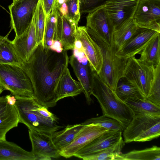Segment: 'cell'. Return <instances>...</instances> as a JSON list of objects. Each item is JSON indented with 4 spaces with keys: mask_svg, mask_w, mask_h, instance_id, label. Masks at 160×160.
Returning a JSON list of instances; mask_svg holds the SVG:
<instances>
[{
    "mask_svg": "<svg viewBox=\"0 0 160 160\" xmlns=\"http://www.w3.org/2000/svg\"><path fill=\"white\" fill-rule=\"evenodd\" d=\"M69 60L67 51L58 52L40 42L28 60L21 63L20 66L32 82L33 98L41 104L47 108L56 104V90Z\"/></svg>",
    "mask_w": 160,
    "mask_h": 160,
    "instance_id": "1",
    "label": "cell"
},
{
    "mask_svg": "<svg viewBox=\"0 0 160 160\" xmlns=\"http://www.w3.org/2000/svg\"><path fill=\"white\" fill-rule=\"evenodd\" d=\"M15 97L16 101L14 106L19 123L26 125L29 129L51 135L62 128L58 125L57 117L33 97Z\"/></svg>",
    "mask_w": 160,
    "mask_h": 160,
    "instance_id": "2",
    "label": "cell"
},
{
    "mask_svg": "<svg viewBox=\"0 0 160 160\" xmlns=\"http://www.w3.org/2000/svg\"><path fill=\"white\" fill-rule=\"evenodd\" d=\"M91 94L98 101L102 115L117 120L123 130L132 119L133 114L127 104L93 71Z\"/></svg>",
    "mask_w": 160,
    "mask_h": 160,
    "instance_id": "3",
    "label": "cell"
},
{
    "mask_svg": "<svg viewBox=\"0 0 160 160\" xmlns=\"http://www.w3.org/2000/svg\"><path fill=\"white\" fill-rule=\"evenodd\" d=\"M125 143L144 142L158 138L160 135V115L147 114L134 115L123 130Z\"/></svg>",
    "mask_w": 160,
    "mask_h": 160,
    "instance_id": "4",
    "label": "cell"
},
{
    "mask_svg": "<svg viewBox=\"0 0 160 160\" xmlns=\"http://www.w3.org/2000/svg\"><path fill=\"white\" fill-rule=\"evenodd\" d=\"M0 87L15 97L33 98V90L28 76L19 66L0 64Z\"/></svg>",
    "mask_w": 160,
    "mask_h": 160,
    "instance_id": "5",
    "label": "cell"
},
{
    "mask_svg": "<svg viewBox=\"0 0 160 160\" xmlns=\"http://www.w3.org/2000/svg\"><path fill=\"white\" fill-rule=\"evenodd\" d=\"M116 51L112 39L110 46L102 53V65L98 74L102 81L114 91L118 81L124 76L128 60L117 56Z\"/></svg>",
    "mask_w": 160,
    "mask_h": 160,
    "instance_id": "6",
    "label": "cell"
},
{
    "mask_svg": "<svg viewBox=\"0 0 160 160\" xmlns=\"http://www.w3.org/2000/svg\"><path fill=\"white\" fill-rule=\"evenodd\" d=\"M154 69V66L148 65L133 56L128 59L124 77L134 84L146 98L150 92Z\"/></svg>",
    "mask_w": 160,
    "mask_h": 160,
    "instance_id": "7",
    "label": "cell"
},
{
    "mask_svg": "<svg viewBox=\"0 0 160 160\" xmlns=\"http://www.w3.org/2000/svg\"><path fill=\"white\" fill-rule=\"evenodd\" d=\"M39 0H16L8 6L11 29H13L15 37L21 35L32 20Z\"/></svg>",
    "mask_w": 160,
    "mask_h": 160,
    "instance_id": "8",
    "label": "cell"
},
{
    "mask_svg": "<svg viewBox=\"0 0 160 160\" xmlns=\"http://www.w3.org/2000/svg\"><path fill=\"white\" fill-rule=\"evenodd\" d=\"M160 33V23L139 27L129 40L116 52L120 57L128 59L135 56L143 50L149 42Z\"/></svg>",
    "mask_w": 160,
    "mask_h": 160,
    "instance_id": "9",
    "label": "cell"
},
{
    "mask_svg": "<svg viewBox=\"0 0 160 160\" xmlns=\"http://www.w3.org/2000/svg\"><path fill=\"white\" fill-rule=\"evenodd\" d=\"M75 35L76 41L80 42L87 60L92 69L98 74L103 62V56L100 48L91 37L86 27L78 26Z\"/></svg>",
    "mask_w": 160,
    "mask_h": 160,
    "instance_id": "10",
    "label": "cell"
},
{
    "mask_svg": "<svg viewBox=\"0 0 160 160\" xmlns=\"http://www.w3.org/2000/svg\"><path fill=\"white\" fill-rule=\"evenodd\" d=\"M139 0H109L104 7L114 30L128 19L133 18Z\"/></svg>",
    "mask_w": 160,
    "mask_h": 160,
    "instance_id": "11",
    "label": "cell"
},
{
    "mask_svg": "<svg viewBox=\"0 0 160 160\" xmlns=\"http://www.w3.org/2000/svg\"><path fill=\"white\" fill-rule=\"evenodd\" d=\"M29 138L32 145L31 152L36 160H49L61 156L60 151L54 144L51 135L29 129Z\"/></svg>",
    "mask_w": 160,
    "mask_h": 160,
    "instance_id": "12",
    "label": "cell"
},
{
    "mask_svg": "<svg viewBox=\"0 0 160 160\" xmlns=\"http://www.w3.org/2000/svg\"><path fill=\"white\" fill-rule=\"evenodd\" d=\"M108 130L97 124L84 125L72 142L60 152L61 156L66 158L73 156L76 153Z\"/></svg>",
    "mask_w": 160,
    "mask_h": 160,
    "instance_id": "13",
    "label": "cell"
},
{
    "mask_svg": "<svg viewBox=\"0 0 160 160\" xmlns=\"http://www.w3.org/2000/svg\"><path fill=\"white\" fill-rule=\"evenodd\" d=\"M86 27L110 46L114 28L103 6L88 13L86 17Z\"/></svg>",
    "mask_w": 160,
    "mask_h": 160,
    "instance_id": "14",
    "label": "cell"
},
{
    "mask_svg": "<svg viewBox=\"0 0 160 160\" xmlns=\"http://www.w3.org/2000/svg\"><path fill=\"white\" fill-rule=\"evenodd\" d=\"M133 19L139 27L160 23V0H139Z\"/></svg>",
    "mask_w": 160,
    "mask_h": 160,
    "instance_id": "15",
    "label": "cell"
},
{
    "mask_svg": "<svg viewBox=\"0 0 160 160\" xmlns=\"http://www.w3.org/2000/svg\"><path fill=\"white\" fill-rule=\"evenodd\" d=\"M11 42L17 55L22 63L27 61L38 45L33 18L25 31L20 36L15 37Z\"/></svg>",
    "mask_w": 160,
    "mask_h": 160,
    "instance_id": "16",
    "label": "cell"
},
{
    "mask_svg": "<svg viewBox=\"0 0 160 160\" xmlns=\"http://www.w3.org/2000/svg\"><path fill=\"white\" fill-rule=\"evenodd\" d=\"M122 131L108 130L76 153L73 156L82 157L96 153L112 146L122 138Z\"/></svg>",
    "mask_w": 160,
    "mask_h": 160,
    "instance_id": "17",
    "label": "cell"
},
{
    "mask_svg": "<svg viewBox=\"0 0 160 160\" xmlns=\"http://www.w3.org/2000/svg\"><path fill=\"white\" fill-rule=\"evenodd\" d=\"M69 63L82 88L87 104L90 105L93 102L91 95L93 70L88 62L86 64L80 62L74 53L69 57Z\"/></svg>",
    "mask_w": 160,
    "mask_h": 160,
    "instance_id": "18",
    "label": "cell"
},
{
    "mask_svg": "<svg viewBox=\"0 0 160 160\" xmlns=\"http://www.w3.org/2000/svg\"><path fill=\"white\" fill-rule=\"evenodd\" d=\"M77 28L58 10L54 40L61 44L62 50L67 51L75 48Z\"/></svg>",
    "mask_w": 160,
    "mask_h": 160,
    "instance_id": "19",
    "label": "cell"
},
{
    "mask_svg": "<svg viewBox=\"0 0 160 160\" xmlns=\"http://www.w3.org/2000/svg\"><path fill=\"white\" fill-rule=\"evenodd\" d=\"M19 123L17 111L14 105L7 102L5 96L0 97V140H6L7 133L17 127Z\"/></svg>",
    "mask_w": 160,
    "mask_h": 160,
    "instance_id": "20",
    "label": "cell"
},
{
    "mask_svg": "<svg viewBox=\"0 0 160 160\" xmlns=\"http://www.w3.org/2000/svg\"><path fill=\"white\" fill-rule=\"evenodd\" d=\"M82 92V88L79 82L72 78L68 68L57 86L55 96L56 102L66 97L76 96Z\"/></svg>",
    "mask_w": 160,
    "mask_h": 160,
    "instance_id": "21",
    "label": "cell"
},
{
    "mask_svg": "<svg viewBox=\"0 0 160 160\" xmlns=\"http://www.w3.org/2000/svg\"><path fill=\"white\" fill-rule=\"evenodd\" d=\"M32 152L27 151L16 144L0 140V160H36Z\"/></svg>",
    "mask_w": 160,
    "mask_h": 160,
    "instance_id": "22",
    "label": "cell"
},
{
    "mask_svg": "<svg viewBox=\"0 0 160 160\" xmlns=\"http://www.w3.org/2000/svg\"><path fill=\"white\" fill-rule=\"evenodd\" d=\"M84 125L82 123L68 125L63 129L51 134L52 141L60 152L72 142Z\"/></svg>",
    "mask_w": 160,
    "mask_h": 160,
    "instance_id": "23",
    "label": "cell"
},
{
    "mask_svg": "<svg viewBox=\"0 0 160 160\" xmlns=\"http://www.w3.org/2000/svg\"><path fill=\"white\" fill-rule=\"evenodd\" d=\"M138 28L133 18H132L125 21L114 30L112 40L117 51L129 40Z\"/></svg>",
    "mask_w": 160,
    "mask_h": 160,
    "instance_id": "24",
    "label": "cell"
},
{
    "mask_svg": "<svg viewBox=\"0 0 160 160\" xmlns=\"http://www.w3.org/2000/svg\"><path fill=\"white\" fill-rule=\"evenodd\" d=\"M160 34L152 38L139 53L138 59L148 65L156 67L160 64Z\"/></svg>",
    "mask_w": 160,
    "mask_h": 160,
    "instance_id": "25",
    "label": "cell"
},
{
    "mask_svg": "<svg viewBox=\"0 0 160 160\" xmlns=\"http://www.w3.org/2000/svg\"><path fill=\"white\" fill-rule=\"evenodd\" d=\"M117 160H160V148L154 145L141 150H133L125 154L117 155Z\"/></svg>",
    "mask_w": 160,
    "mask_h": 160,
    "instance_id": "26",
    "label": "cell"
},
{
    "mask_svg": "<svg viewBox=\"0 0 160 160\" xmlns=\"http://www.w3.org/2000/svg\"><path fill=\"white\" fill-rule=\"evenodd\" d=\"M124 102L131 109L133 115L141 114L160 115V106L146 98L144 99L128 98Z\"/></svg>",
    "mask_w": 160,
    "mask_h": 160,
    "instance_id": "27",
    "label": "cell"
},
{
    "mask_svg": "<svg viewBox=\"0 0 160 160\" xmlns=\"http://www.w3.org/2000/svg\"><path fill=\"white\" fill-rule=\"evenodd\" d=\"M115 92L118 97L123 101L128 98H145L138 87L124 77L118 81Z\"/></svg>",
    "mask_w": 160,
    "mask_h": 160,
    "instance_id": "28",
    "label": "cell"
},
{
    "mask_svg": "<svg viewBox=\"0 0 160 160\" xmlns=\"http://www.w3.org/2000/svg\"><path fill=\"white\" fill-rule=\"evenodd\" d=\"M12 30L3 36L0 35V64H10L20 66L22 62L17 55L11 41L8 38Z\"/></svg>",
    "mask_w": 160,
    "mask_h": 160,
    "instance_id": "29",
    "label": "cell"
},
{
    "mask_svg": "<svg viewBox=\"0 0 160 160\" xmlns=\"http://www.w3.org/2000/svg\"><path fill=\"white\" fill-rule=\"evenodd\" d=\"M125 142L122 138L112 146L98 152L83 156L84 160H115L117 155L120 153Z\"/></svg>",
    "mask_w": 160,
    "mask_h": 160,
    "instance_id": "30",
    "label": "cell"
},
{
    "mask_svg": "<svg viewBox=\"0 0 160 160\" xmlns=\"http://www.w3.org/2000/svg\"><path fill=\"white\" fill-rule=\"evenodd\" d=\"M58 9L56 3L51 13L46 17L44 30V46L51 48L54 40Z\"/></svg>",
    "mask_w": 160,
    "mask_h": 160,
    "instance_id": "31",
    "label": "cell"
},
{
    "mask_svg": "<svg viewBox=\"0 0 160 160\" xmlns=\"http://www.w3.org/2000/svg\"><path fill=\"white\" fill-rule=\"evenodd\" d=\"M36 39L38 44L41 42L44 45L46 15L41 0H39L33 17Z\"/></svg>",
    "mask_w": 160,
    "mask_h": 160,
    "instance_id": "32",
    "label": "cell"
},
{
    "mask_svg": "<svg viewBox=\"0 0 160 160\" xmlns=\"http://www.w3.org/2000/svg\"><path fill=\"white\" fill-rule=\"evenodd\" d=\"M82 123L84 125L90 124L98 125L109 130H123L122 125L117 120L103 115L91 118Z\"/></svg>",
    "mask_w": 160,
    "mask_h": 160,
    "instance_id": "33",
    "label": "cell"
},
{
    "mask_svg": "<svg viewBox=\"0 0 160 160\" xmlns=\"http://www.w3.org/2000/svg\"><path fill=\"white\" fill-rule=\"evenodd\" d=\"M145 98L160 106V64L155 67L154 77L150 92Z\"/></svg>",
    "mask_w": 160,
    "mask_h": 160,
    "instance_id": "34",
    "label": "cell"
},
{
    "mask_svg": "<svg viewBox=\"0 0 160 160\" xmlns=\"http://www.w3.org/2000/svg\"><path fill=\"white\" fill-rule=\"evenodd\" d=\"M65 2L68 10L67 19L77 28L81 15L79 0H67Z\"/></svg>",
    "mask_w": 160,
    "mask_h": 160,
    "instance_id": "35",
    "label": "cell"
},
{
    "mask_svg": "<svg viewBox=\"0 0 160 160\" xmlns=\"http://www.w3.org/2000/svg\"><path fill=\"white\" fill-rule=\"evenodd\" d=\"M109 0H79L81 14L89 13L102 7Z\"/></svg>",
    "mask_w": 160,
    "mask_h": 160,
    "instance_id": "36",
    "label": "cell"
},
{
    "mask_svg": "<svg viewBox=\"0 0 160 160\" xmlns=\"http://www.w3.org/2000/svg\"><path fill=\"white\" fill-rule=\"evenodd\" d=\"M46 17L51 12L56 3V0H41Z\"/></svg>",
    "mask_w": 160,
    "mask_h": 160,
    "instance_id": "37",
    "label": "cell"
},
{
    "mask_svg": "<svg viewBox=\"0 0 160 160\" xmlns=\"http://www.w3.org/2000/svg\"><path fill=\"white\" fill-rule=\"evenodd\" d=\"M8 104L11 105H14L16 101L15 97L11 94L7 95L5 96Z\"/></svg>",
    "mask_w": 160,
    "mask_h": 160,
    "instance_id": "38",
    "label": "cell"
},
{
    "mask_svg": "<svg viewBox=\"0 0 160 160\" xmlns=\"http://www.w3.org/2000/svg\"><path fill=\"white\" fill-rule=\"evenodd\" d=\"M3 91V90L0 87V95L2 93V92Z\"/></svg>",
    "mask_w": 160,
    "mask_h": 160,
    "instance_id": "39",
    "label": "cell"
},
{
    "mask_svg": "<svg viewBox=\"0 0 160 160\" xmlns=\"http://www.w3.org/2000/svg\"><path fill=\"white\" fill-rule=\"evenodd\" d=\"M62 2H65L67 0H60Z\"/></svg>",
    "mask_w": 160,
    "mask_h": 160,
    "instance_id": "40",
    "label": "cell"
},
{
    "mask_svg": "<svg viewBox=\"0 0 160 160\" xmlns=\"http://www.w3.org/2000/svg\"><path fill=\"white\" fill-rule=\"evenodd\" d=\"M16 0H13V1H15Z\"/></svg>",
    "mask_w": 160,
    "mask_h": 160,
    "instance_id": "41",
    "label": "cell"
}]
</instances>
